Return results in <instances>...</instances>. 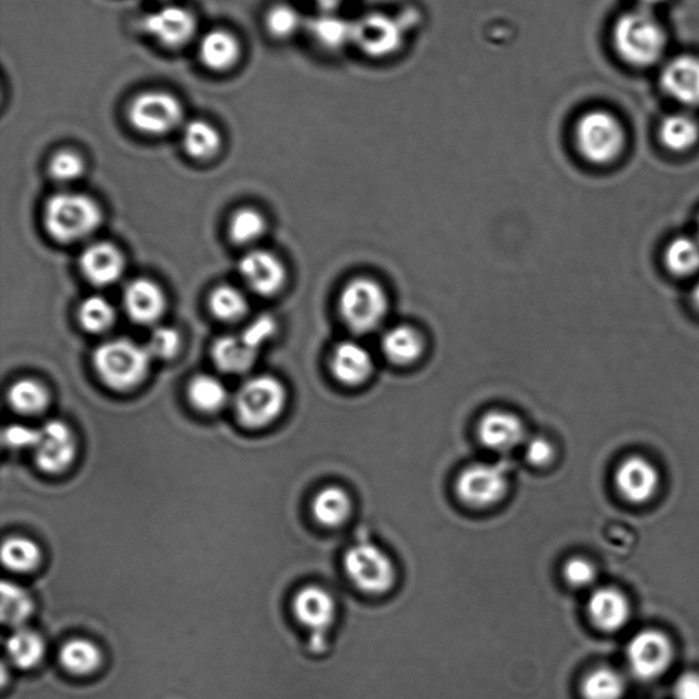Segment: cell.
<instances>
[{"label": "cell", "instance_id": "6da1fadb", "mask_svg": "<svg viewBox=\"0 0 699 699\" xmlns=\"http://www.w3.org/2000/svg\"><path fill=\"white\" fill-rule=\"evenodd\" d=\"M103 212L95 198L84 193H56L45 203L43 223L54 241L70 243L87 240L99 229Z\"/></svg>", "mask_w": 699, "mask_h": 699}, {"label": "cell", "instance_id": "7a4b0ae2", "mask_svg": "<svg viewBox=\"0 0 699 699\" xmlns=\"http://www.w3.org/2000/svg\"><path fill=\"white\" fill-rule=\"evenodd\" d=\"M152 357L145 346L130 339H112L94 352V368L108 389L130 391L144 383Z\"/></svg>", "mask_w": 699, "mask_h": 699}, {"label": "cell", "instance_id": "3957f363", "mask_svg": "<svg viewBox=\"0 0 699 699\" xmlns=\"http://www.w3.org/2000/svg\"><path fill=\"white\" fill-rule=\"evenodd\" d=\"M667 44L663 26L649 11H627L613 28V45L624 62L636 67L655 65Z\"/></svg>", "mask_w": 699, "mask_h": 699}, {"label": "cell", "instance_id": "277c9868", "mask_svg": "<svg viewBox=\"0 0 699 699\" xmlns=\"http://www.w3.org/2000/svg\"><path fill=\"white\" fill-rule=\"evenodd\" d=\"M343 570L363 594L385 596L396 585L395 561L385 549L369 539H360L346 550Z\"/></svg>", "mask_w": 699, "mask_h": 699}, {"label": "cell", "instance_id": "5b68a950", "mask_svg": "<svg viewBox=\"0 0 699 699\" xmlns=\"http://www.w3.org/2000/svg\"><path fill=\"white\" fill-rule=\"evenodd\" d=\"M287 392L280 379L259 374L247 380L234 396V412L240 424L261 429L275 423L286 408Z\"/></svg>", "mask_w": 699, "mask_h": 699}, {"label": "cell", "instance_id": "8992f818", "mask_svg": "<svg viewBox=\"0 0 699 699\" xmlns=\"http://www.w3.org/2000/svg\"><path fill=\"white\" fill-rule=\"evenodd\" d=\"M339 314L351 332L372 334L389 314V297L376 281L356 277L340 293Z\"/></svg>", "mask_w": 699, "mask_h": 699}, {"label": "cell", "instance_id": "52a82bcc", "mask_svg": "<svg viewBox=\"0 0 699 699\" xmlns=\"http://www.w3.org/2000/svg\"><path fill=\"white\" fill-rule=\"evenodd\" d=\"M276 324L274 318L263 316L240 335H226L212 346V358L221 372L242 374L253 368L258 361L261 346L274 337Z\"/></svg>", "mask_w": 699, "mask_h": 699}, {"label": "cell", "instance_id": "ba28073f", "mask_svg": "<svg viewBox=\"0 0 699 699\" xmlns=\"http://www.w3.org/2000/svg\"><path fill=\"white\" fill-rule=\"evenodd\" d=\"M510 490L507 470L503 465L479 462L460 471L455 492L470 509H492L503 502Z\"/></svg>", "mask_w": 699, "mask_h": 699}, {"label": "cell", "instance_id": "9c48e42d", "mask_svg": "<svg viewBox=\"0 0 699 699\" xmlns=\"http://www.w3.org/2000/svg\"><path fill=\"white\" fill-rule=\"evenodd\" d=\"M579 152L590 163L607 164L619 156L624 145V132L618 119L605 111L585 113L576 128Z\"/></svg>", "mask_w": 699, "mask_h": 699}, {"label": "cell", "instance_id": "30bf717a", "mask_svg": "<svg viewBox=\"0 0 699 699\" xmlns=\"http://www.w3.org/2000/svg\"><path fill=\"white\" fill-rule=\"evenodd\" d=\"M294 616L304 629L309 631V647L321 653L327 647L328 631L338 618V604L327 589L309 585L298 590L293 601Z\"/></svg>", "mask_w": 699, "mask_h": 699}, {"label": "cell", "instance_id": "8fae6325", "mask_svg": "<svg viewBox=\"0 0 699 699\" xmlns=\"http://www.w3.org/2000/svg\"><path fill=\"white\" fill-rule=\"evenodd\" d=\"M129 121L142 134H168L184 121V107L172 94L150 90L133 100Z\"/></svg>", "mask_w": 699, "mask_h": 699}, {"label": "cell", "instance_id": "7c38bea8", "mask_svg": "<svg viewBox=\"0 0 699 699\" xmlns=\"http://www.w3.org/2000/svg\"><path fill=\"white\" fill-rule=\"evenodd\" d=\"M405 25L383 13H371L352 21V44L371 58H386L401 50Z\"/></svg>", "mask_w": 699, "mask_h": 699}, {"label": "cell", "instance_id": "4fadbf2b", "mask_svg": "<svg viewBox=\"0 0 699 699\" xmlns=\"http://www.w3.org/2000/svg\"><path fill=\"white\" fill-rule=\"evenodd\" d=\"M673 644L660 631H641L629 642L627 662L631 673L640 680L660 678L673 664Z\"/></svg>", "mask_w": 699, "mask_h": 699}, {"label": "cell", "instance_id": "5bb4252c", "mask_svg": "<svg viewBox=\"0 0 699 699\" xmlns=\"http://www.w3.org/2000/svg\"><path fill=\"white\" fill-rule=\"evenodd\" d=\"M36 463L48 474L64 473L76 459L77 440L69 425L50 419L39 428L35 448Z\"/></svg>", "mask_w": 699, "mask_h": 699}, {"label": "cell", "instance_id": "9a60e30c", "mask_svg": "<svg viewBox=\"0 0 699 699\" xmlns=\"http://www.w3.org/2000/svg\"><path fill=\"white\" fill-rule=\"evenodd\" d=\"M142 30L164 47L181 48L195 37L197 20L190 10L166 4L144 17Z\"/></svg>", "mask_w": 699, "mask_h": 699}, {"label": "cell", "instance_id": "2e32d148", "mask_svg": "<svg viewBox=\"0 0 699 699\" xmlns=\"http://www.w3.org/2000/svg\"><path fill=\"white\" fill-rule=\"evenodd\" d=\"M241 280L250 292L260 297H274L286 284V266L282 260L269 250H250L238 265Z\"/></svg>", "mask_w": 699, "mask_h": 699}, {"label": "cell", "instance_id": "e0dca14e", "mask_svg": "<svg viewBox=\"0 0 699 699\" xmlns=\"http://www.w3.org/2000/svg\"><path fill=\"white\" fill-rule=\"evenodd\" d=\"M477 435L481 445L499 454L514 451L524 446L527 436L524 423L515 414L504 411L487 413L480 419Z\"/></svg>", "mask_w": 699, "mask_h": 699}, {"label": "cell", "instance_id": "ac0fdd59", "mask_svg": "<svg viewBox=\"0 0 699 699\" xmlns=\"http://www.w3.org/2000/svg\"><path fill=\"white\" fill-rule=\"evenodd\" d=\"M124 266L127 263L121 250L106 241L90 243L79 258V269L85 280L99 287L111 286L121 280Z\"/></svg>", "mask_w": 699, "mask_h": 699}, {"label": "cell", "instance_id": "d6986e66", "mask_svg": "<svg viewBox=\"0 0 699 699\" xmlns=\"http://www.w3.org/2000/svg\"><path fill=\"white\" fill-rule=\"evenodd\" d=\"M616 487L630 503L644 504L655 496L660 476L649 460L631 457L616 470Z\"/></svg>", "mask_w": 699, "mask_h": 699}, {"label": "cell", "instance_id": "ffe728a7", "mask_svg": "<svg viewBox=\"0 0 699 699\" xmlns=\"http://www.w3.org/2000/svg\"><path fill=\"white\" fill-rule=\"evenodd\" d=\"M123 306L134 323L151 326L166 312V295L157 283L140 277L124 288Z\"/></svg>", "mask_w": 699, "mask_h": 699}, {"label": "cell", "instance_id": "44dd1931", "mask_svg": "<svg viewBox=\"0 0 699 699\" xmlns=\"http://www.w3.org/2000/svg\"><path fill=\"white\" fill-rule=\"evenodd\" d=\"M663 89L669 98L687 107L699 106V58L680 55L664 67Z\"/></svg>", "mask_w": 699, "mask_h": 699}, {"label": "cell", "instance_id": "7402d4cb", "mask_svg": "<svg viewBox=\"0 0 699 699\" xmlns=\"http://www.w3.org/2000/svg\"><path fill=\"white\" fill-rule=\"evenodd\" d=\"M374 362L371 352L354 340H345L334 349L331 372L339 383L348 386L365 384L373 374Z\"/></svg>", "mask_w": 699, "mask_h": 699}, {"label": "cell", "instance_id": "603a6c76", "mask_svg": "<svg viewBox=\"0 0 699 699\" xmlns=\"http://www.w3.org/2000/svg\"><path fill=\"white\" fill-rule=\"evenodd\" d=\"M588 611L594 626L607 633L626 626L631 612L626 596L612 588L597 589L590 596Z\"/></svg>", "mask_w": 699, "mask_h": 699}, {"label": "cell", "instance_id": "cb8c5ba5", "mask_svg": "<svg viewBox=\"0 0 699 699\" xmlns=\"http://www.w3.org/2000/svg\"><path fill=\"white\" fill-rule=\"evenodd\" d=\"M354 503L343 487L328 485L316 493L312 502V514L318 525L328 528L342 527L351 520Z\"/></svg>", "mask_w": 699, "mask_h": 699}, {"label": "cell", "instance_id": "d4e9b609", "mask_svg": "<svg viewBox=\"0 0 699 699\" xmlns=\"http://www.w3.org/2000/svg\"><path fill=\"white\" fill-rule=\"evenodd\" d=\"M198 54L210 70L225 72L241 58V44L232 33L215 30L206 33L198 45Z\"/></svg>", "mask_w": 699, "mask_h": 699}, {"label": "cell", "instance_id": "484cf974", "mask_svg": "<svg viewBox=\"0 0 699 699\" xmlns=\"http://www.w3.org/2000/svg\"><path fill=\"white\" fill-rule=\"evenodd\" d=\"M424 339L417 329L397 326L389 329L382 340V350L386 360L396 367H408L424 354Z\"/></svg>", "mask_w": 699, "mask_h": 699}, {"label": "cell", "instance_id": "4316f807", "mask_svg": "<svg viewBox=\"0 0 699 699\" xmlns=\"http://www.w3.org/2000/svg\"><path fill=\"white\" fill-rule=\"evenodd\" d=\"M312 37L323 48L337 51L352 44V21L335 13L323 11L308 22Z\"/></svg>", "mask_w": 699, "mask_h": 699}, {"label": "cell", "instance_id": "83f0119b", "mask_svg": "<svg viewBox=\"0 0 699 699\" xmlns=\"http://www.w3.org/2000/svg\"><path fill=\"white\" fill-rule=\"evenodd\" d=\"M184 150L196 161L206 162L220 152L221 135L219 130L203 119L187 122L182 132Z\"/></svg>", "mask_w": 699, "mask_h": 699}, {"label": "cell", "instance_id": "f1b7e54d", "mask_svg": "<svg viewBox=\"0 0 699 699\" xmlns=\"http://www.w3.org/2000/svg\"><path fill=\"white\" fill-rule=\"evenodd\" d=\"M187 396L193 407L207 414L220 412L230 400L226 385L218 378L206 373L197 374L190 380Z\"/></svg>", "mask_w": 699, "mask_h": 699}, {"label": "cell", "instance_id": "f546056e", "mask_svg": "<svg viewBox=\"0 0 699 699\" xmlns=\"http://www.w3.org/2000/svg\"><path fill=\"white\" fill-rule=\"evenodd\" d=\"M6 652L10 662L21 669L35 668L42 662L45 644L42 635L31 629H15L6 641Z\"/></svg>", "mask_w": 699, "mask_h": 699}, {"label": "cell", "instance_id": "4dcf8cb0", "mask_svg": "<svg viewBox=\"0 0 699 699\" xmlns=\"http://www.w3.org/2000/svg\"><path fill=\"white\" fill-rule=\"evenodd\" d=\"M8 401L22 416H37L48 407L50 392L35 379H21L10 385Z\"/></svg>", "mask_w": 699, "mask_h": 699}, {"label": "cell", "instance_id": "1f68e13d", "mask_svg": "<svg viewBox=\"0 0 699 699\" xmlns=\"http://www.w3.org/2000/svg\"><path fill=\"white\" fill-rule=\"evenodd\" d=\"M59 660L62 667L70 674L84 676L95 673L100 667L101 653L94 642L76 638L62 646Z\"/></svg>", "mask_w": 699, "mask_h": 699}, {"label": "cell", "instance_id": "d6a6232c", "mask_svg": "<svg viewBox=\"0 0 699 699\" xmlns=\"http://www.w3.org/2000/svg\"><path fill=\"white\" fill-rule=\"evenodd\" d=\"M0 593H2L0 594L2 596L0 615L3 623L14 629L24 627L35 610L31 594L20 585L9 581L2 582Z\"/></svg>", "mask_w": 699, "mask_h": 699}, {"label": "cell", "instance_id": "836d02e7", "mask_svg": "<svg viewBox=\"0 0 699 699\" xmlns=\"http://www.w3.org/2000/svg\"><path fill=\"white\" fill-rule=\"evenodd\" d=\"M209 310L218 320L225 323L240 321L249 312L245 294L231 284H220L210 292Z\"/></svg>", "mask_w": 699, "mask_h": 699}, {"label": "cell", "instance_id": "e575fe53", "mask_svg": "<svg viewBox=\"0 0 699 699\" xmlns=\"http://www.w3.org/2000/svg\"><path fill=\"white\" fill-rule=\"evenodd\" d=\"M658 135L665 148L674 152H684L696 145L699 129L695 119L685 113H675L664 119Z\"/></svg>", "mask_w": 699, "mask_h": 699}, {"label": "cell", "instance_id": "d590c367", "mask_svg": "<svg viewBox=\"0 0 699 699\" xmlns=\"http://www.w3.org/2000/svg\"><path fill=\"white\" fill-rule=\"evenodd\" d=\"M77 316L81 327L90 334H103L117 320L116 308L110 301L101 295H90V297L85 298L79 305Z\"/></svg>", "mask_w": 699, "mask_h": 699}, {"label": "cell", "instance_id": "8d00e7d4", "mask_svg": "<svg viewBox=\"0 0 699 699\" xmlns=\"http://www.w3.org/2000/svg\"><path fill=\"white\" fill-rule=\"evenodd\" d=\"M2 561L10 571L30 572L42 561V550L30 538L10 537L3 543Z\"/></svg>", "mask_w": 699, "mask_h": 699}, {"label": "cell", "instance_id": "74e56055", "mask_svg": "<svg viewBox=\"0 0 699 699\" xmlns=\"http://www.w3.org/2000/svg\"><path fill=\"white\" fill-rule=\"evenodd\" d=\"M581 690L585 699H622L626 681L615 669L599 668L585 676Z\"/></svg>", "mask_w": 699, "mask_h": 699}, {"label": "cell", "instance_id": "f35d334b", "mask_svg": "<svg viewBox=\"0 0 699 699\" xmlns=\"http://www.w3.org/2000/svg\"><path fill=\"white\" fill-rule=\"evenodd\" d=\"M264 215L254 208H241L232 214L229 223L230 240L236 245H253L265 234Z\"/></svg>", "mask_w": 699, "mask_h": 699}, {"label": "cell", "instance_id": "ab89813d", "mask_svg": "<svg viewBox=\"0 0 699 699\" xmlns=\"http://www.w3.org/2000/svg\"><path fill=\"white\" fill-rule=\"evenodd\" d=\"M665 263L675 275L696 274L699 270V241L690 237L676 238L665 252Z\"/></svg>", "mask_w": 699, "mask_h": 699}, {"label": "cell", "instance_id": "60d3db41", "mask_svg": "<svg viewBox=\"0 0 699 699\" xmlns=\"http://www.w3.org/2000/svg\"><path fill=\"white\" fill-rule=\"evenodd\" d=\"M303 26L299 11L290 4H276L266 15V28L271 35L286 39L293 36Z\"/></svg>", "mask_w": 699, "mask_h": 699}, {"label": "cell", "instance_id": "b9f144b4", "mask_svg": "<svg viewBox=\"0 0 699 699\" xmlns=\"http://www.w3.org/2000/svg\"><path fill=\"white\" fill-rule=\"evenodd\" d=\"M48 172L55 181L67 184L81 178L85 173V161L79 153L72 150L59 151L51 157Z\"/></svg>", "mask_w": 699, "mask_h": 699}, {"label": "cell", "instance_id": "7bdbcfd3", "mask_svg": "<svg viewBox=\"0 0 699 699\" xmlns=\"http://www.w3.org/2000/svg\"><path fill=\"white\" fill-rule=\"evenodd\" d=\"M145 348L152 358L172 360L181 349L179 334L172 327H156L151 332Z\"/></svg>", "mask_w": 699, "mask_h": 699}, {"label": "cell", "instance_id": "ee69618b", "mask_svg": "<svg viewBox=\"0 0 699 699\" xmlns=\"http://www.w3.org/2000/svg\"><path fill=\"white\" fill-rule=\"evenodd\" d=\"M563 577L574 588H589L596 582L597 570L593 563L582 558H572L563 567Z\"/></svg>", "mask_w": 699, "mask_h": 699}, {"label": "cell", "instance_id": "f6af8a7d", "mask_svg": "<svg viewBox=\"0 0 699 699\" xmlns=\"http://www.w3.org/2000/svg\"><path fill=\"white\" fill-rule=\"evenodd\" d=\"M525 458L528 463L536 466V468H544L553 463L555 459V447L553 443L545 439L543 436L532 437L525 443Z\"/></svg>", "mask_w": 699, "mask_h": 699}, {"label": "cell", "instance_id": "bcb514c9", "mask_svg": "<svg viewBox=\"0 0 699 699\" xmlns=\"http://www.w3.org/2000/svg\"><path fill=\"white\" fill-rule=\"evenodd\" d=\"M39 437V428L15 424L10 425L3 430V443L14 450H25V448H35Z\"/></svg>", "mask_w": 699, "mask_h": 699}, {"label": "cell", "instance_id": "7dc6e473", "mask_svg": "<svg viewBox=\"0 0 699 699\" xmlns=\"http://www.w3.org/2000/svg\"><path fill=\"white\" fill-rule=\"evenodd\" d=\"M676 699H699V674L687 673L676 680L674 687Z\"/></svg>", "mask_w": 699, "mask_h": 699}, {"label": "cell", "instance_id": "c3c4849f", "mask_svg": "<svg viewBox=\"0 0 699 699\" xmlns=\"http://www.w3.org/2000/svg\"><path fill=\"white\" fill-rule=\"evenodd\" d=\"M343 2L345 0H316V3L320 6L323 11H335Z\"/></svg>", "mask_w": 699, "mask_h": 699}, {"label": "cell", "instance_id": "681fc988", "mask_svg": "<svg viewBox=\"0 0 699 699\" xmlns=\"http://www.w3.org/2000/svg\"><path fill=\"white\" fill-rule=\"evenodd\" d=\"M692 297H695L696 304L699 306V282L695 288V293H692Z\"/></svg>", "mask_w": 699, "mask_h": 699}, {"label": "cell", "instance_id": "f907efd6", "mask_svg": "<svg viewBox=\"0 0 699 699\" xmlns=\"http://www.w3.org/2000/svg\"><path fill=\"white\" fill-rule=\"evenodd\" d=\"M642 3H645L646 6H651V4H657L663 2V0H641Z\"/></svg>", "mask_w": 699, "mask_h": 699}, {"label": "cell", "instance_id": "816d5d0a", "mask_svg": "<svg viewBox=\"0 0 699 699\" xmlns=\"http://www.w3.org/2000/svg\"><path fill=\"white\" fill-rule=\"evenodd\" d=\"M161 2H168V0H161Z\"/></svg>", "mask_w": 699, "mask_h": 699}]
</instances>
